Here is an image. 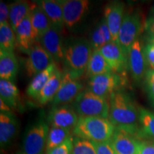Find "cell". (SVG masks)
Segmentation results:
<instances>
[{"label":"cell","mask_w":154,"mask_h":154,"mask_svg":"<svg viewBox=\"0 0 154 154\" xmlns=\"http://www.w3.org/2000/svg\"><path fill=\"white\" fill-rule=\"evenodd\" d=\"M149 41V44H153V45H154V35H150Z\"/></svg>","instance_id":"obj_40"},{"label":"cell","mask_w":154,"mask_h":154,"mask_svg":"<svg viewBox=\"0 0 154 154\" xmlns=\"http://www.w3.org/2000/svg\"><path fill=\"white\" fill-rule=\"evenodd\" d=\"M128 66L134 80L140 81L146 76V61L143 48L139 40H136L131 47L128 55Z\"/></svg>","instance_id":"obj_15"},{"label":"cell","mask_w":154,"mask_h":154,"mask_svg":"<svg viewBox=\"0 0 154 154\" xmlns=\"http://www.w3.org/2000/svg\"><path fill=\"white\" fill-rule=\"evenodd\" d=\"M27 54L25 69L28 76L32 78L54 63L51 55L38 41L34 42Z\"/></svg>","instance_id":"obj_8"},{"label":"cell","mask_w":154,"mask_h":154,"mask_svg":"<svg viewBox=\"0 0 154 154\" xmlns=\"http://www.w3.org/2000/svg\"><path fill=\"white\" fill-rule=\"evenodd\" d=\"M70 129L51 127L49 129V134H48L47 146H46V154L51 151L52 149H55L57 146H60L64 141H66L70 136H72L70 135Z\"/></svg>","instance_id":"obj_28"},{"label":"cell","mask_w":154,"mask_h":154,"mask_svg":"<svg viewBox=\"0 0 154 154\" xmlns=\"http://www.w3.org/2000/svg\"><path fill=\"white\" fill-rule=\"evenodd\" d=\"M111 72H112V70L101 54V51L99 50H93L86 67V76L88 78H91L98 75Z\"/></svg>","instance_id":"obj_24"},{"label":"cell","mask_w":154,"mask_h":154,"mask_svg":"<svg viewBox=\"0 0 154 154\" xmlns=\"http://www.w3.org/2000/svg\"><path fill=\"white\" fill-rule=\"evenodd\" d=\"M61 31L52 26L47 31L39 42L46 51L51 55L54 62L63 61L65 54V47H63Z\"/></svg>","instance_id":"obj_13"},{"label":"cell","mask_w":154,"mask_h":154,"mask_svg":"<svg viewBox=\"0 0 154 154\" xmlns=\"http://www.w3.org/2000/svg\"><path fill=\"white\" fill-rule=\"evenodd\" d=\"M116 127L109 119L101 117H79L73 134L77 138L93 143L110 141Z\"/></svg>","instance_id":"obj_2"},{"label":"cell","mask_w":154,"mask_h":154,"mask_svg":"<svg viewBox=\"0 0 154 154\" xmlns=\"http://www.w3.org/2000/svg\"><path fill=\"white\" fill-rule=\"evenodd\" d=\"M79 77L80 76L68 70L63 73L59 91L51 101L54 106L74 101L79 94L83 91L84 84L80 81Z\"/></svg>","instance_id":"obj_7"},{"label":"cell","mask_w":154,"mask_h":154,"mask_svg":"<svg viewBox=\"0 0 154 154\" xmlns=\"http://www.w3.org/2000/svg\"><path fill=\"white\" fill-rule=\"evenodd\" d=\"M143 52L145 55L146 64L149 66L151 70H154V45L148 44L143 48Z\"/></svg>","instance_id":"obj_33"},{"label":"cell","mask_w":154,"mask_h":154,"mask_svg":"<svg viewBox=\"0 0 154 154\" xmlns=\"http://www.w3.org/2000/svg\"><path fill=\"white\" fill-rule=\"evenodd\" d=\"M145 28V23H143L141 17L137 13H128L123 19L119 30L118 44L128 56L129 50L138 37Z\"/></svg>","instance_id":"obj_5"},{"label":"cell","mask_w":154,"mask_h":154,"mask_svg":"<svg viewBox=\"0 0 154 154\" xmlns=\"http://www.w3.org/2000/svg\"><path fill=\"white\" fill-rule=\"evenodd\" d=\"M73 142H74V138L73 136H70L66 141L52 149L47 154H72Z\"/></svg>","instance_id":"obj_32"},{"label":"cell","mask_w":154,"mask_h":154,"mask_svg":"<svg viewBox=\"0 0 154 154\" xmlns=\"http://www.w3.org/2000/svg\"><path fill=\"white\" fill-rule=\"evenodd\" d=\"M17 154H24V153L22 151V152H20V153H17Z\"/></svg>","instance_id":"obj_41"},{"label":"cell","mask_w":154,"mask_h":154,"mask_svg":"<svg viewBox=\"0 0 154 154\" xmlns=\"http://www.w3.org/2000/svg\"><path fill=\"white\" fill-rule=\"evenodd\" d=\"M146 86L152 100L154 99V70L149 69L146 74Z\"/></svg>","instance_id":"obj_35"},{"label":"cell","mask_w":154,"mask_h":154,"mask_svg":"<svg viewBox=\"0 0 154 154\" xmlns=\"http://www.w3.org/2000/svg\"><path fill=\"white\" fill-rule=\"evenodd\" d=\"M153 106H154V99H153Z\"/></svg>","instance_id":"obj_42"},{"label":"cell","mask_w":154,"mask_h":154,"mask_svg":"<svg viewBox=\"0 0 154 154\" xmlns=\"http://www.w3.org/2000/svg\"><path fill=\"white\" fill-rule=\"evenodd\" d=\"M0 109L1 112H10L11 111V108L1 99H0Z\"/></svg>","instance_id":"obj_39"},{"label":"cell","mask_w":154,"mask_h":154,"mask_svg":"<svg viewBox=\"0 0 154 154\" xmlns=\"http://www.w3.org/2000/svg\"><path fill=\"white\" fill-rule=\"evenodd\" d=\"M109 119L116 127L136 136L138 113L134 102L127 94L116 91L109 101Z\"/></svg>","instance_id":"obj_1"},{"label":"cell","mask_w":154,"mask_h":154,"mask_svg":"<svg viewBox=\"0 0 154 154\" xmlns=\"http://www.w3.org/2000/svg\"><path fill=\"white\" fill-rule=\"evenodd\" d=\"M138 120L143 134L154 140V113L145 109H140Z\"/></svg>","instance_id":"obj_30"},{"label":"cell","mask_w":154,"mask_h":154,"mask_svg":"<svg viewBox=\"0 0 154 154\" xmlns=\"http://www.w3.org/2000/svg\"><path fill=\"white\" fill-rule=\"evenodd\" d=\"M57 69V66L54 62L47 69L34 76L26 88V94L29 97L37 99L40 92Z\"/></svg>","instance_id":"obj_23"},{"label":"cell","mask_w":154,"mask_h":154,"mask_svg":"<svg viewBox=\"0 0 154 154\" xmlns=\"http://www.w3.org/2000/svg\"><path fill=\"white\" fill-rule=\"evenodd\" d=\"M36 3L47 15L52 26L57 28L59 31L62 29L64 26V23L62 7L59 0H41L38 1Z\"/></svg>","instance_id":"obj_20"},{"label":"cell","mask_w":154,"mask_h":154,"mask_svg":"<svg viewBox=\"0 0 154 154\" xmlns=\"http://www.w3.org/2000/svg\"><path fill=\"white\" fill-rule=\"evenodd\" d=\"M16 35L9 23L0 25V50L14 52Z\"/></svg>","instance_id":"obj_29"},{"label":"cell","mask_w":154,"mask_h":154,"mask_svg":"<svg viewBox=\"0 0 154 154\" xmlns=\"http://www.w3.org/2000/svg\"><path fill=\"white\" fill-rule=\"evenodd\" d=\"M79 116L72 108L67 106H54L49 113L48 121L51 127L74 128L78 122Z\"/></svg>","instance_id":"obj_12"},{"label":"cell","mask_w":154,"mask_h":154,"mask_svg":"<svg viewBox=\"0 0 154 154\" xmlns=\"http://www.w3.org/2000/svg\"><path fill=\"white\" fill-rule=\"evenodd\" d=\"M94 143L96 147V154H116L110 141Z\"/></svg>","instance_id":"obj_34"},{"label":"cell","mask_w":154,"mask_h":154,"mask_svg":"<svg viewBox=\"0 0 154 154\" xmlns=\"http://www.w3.org/2000/svg\"><path fill=\"white\" fill-rule=\"evenodd\" d=\"M63 11L64 26L72 29L79 23L88 10V0H59Z\"/></svg>","instance_id":"obj_9"},{"label":"cell","mask_w":154,"mask_h":154,"mask_svg":"<svg viewBox=\"0 0 154 154\" xmlns=\"http://www.w3.org/2000/svg\"><path fill=\"white\" fill-rule=\"evenodd\" d=\"M120 77L113 72L98 75L89 78L88 89L96 95L106 98L115 93L120 85Z\"/></svg>","instance_id":"obj_10"},{"label":"cell","mask_w":154,"mask_h":154,"mask_svg":"<svg viewBox=\"0 0 154 154\" xmlns=\"http://www.w3.org/2000/svg\"><path fill=\"white\" fill-rule=\"evenodd\" d=\"M93 52L90 42L84 38L71 42L65 47L63 62L67 70L79 76L86 72L88 61Z\"/></svg>","instance_id":"obj_4"},{"label":"cell","mask_w":154,"mask_h":154,"mask_svg":"<svg viewBox=\"0 0 154 154\" xmlns=\"http://www.w3.org/2000/svg\"><path fill=\"white\" fill-rule=\"evenodd\" d=\"M29 17L36 41H39L42 36L52 27V24L47 15L37 3L31 4Z\"/></svg>","instance_id":"obj_17"},{"label":"cell","mask_w":154,"mask_h":154,"mask_svg":"<svg viewBox=\"0 0 154 154\" xmlns=\"http://www.w3.org/2000/svg\"><path fill=\"white\" fill-rule=\"evenodd\" d=\"M124 3L115 2L108 5L104 9V19L110 30L112 41L118 43L119 30L124 19Z\"/></svg>","instance_id":"obj_16"},{"label":"cell","mask_w":154,"mask_h":154,"mask_svg":"<svg viewBox=\"0 0 154 154\" xmlns=\"http://www.w3.org/2000/svg\"><path fill=\"white\" fill-rule=\"evenodd\" d=\"M145 29L150 35H154V18H150L145 22Z\"/></svg>","instance_id":"obj_38"},{"label":"cell","mask_w":154,"mask_h":154,"mask_svg":"<svg viewBox=\"0 0 154 154\" xmlns=\"http://www.w3.org/2000/svg\"><path fill=\"white\" fill-rule=\"evenodd\" d=\"M15 35L19 49L24 52L28 53L34 42H36L29 14L19 25L15 31Z\"/></svg>","instance_id":"obj_19"},{"label":"cell","mask_w":154,"mask_h":154,"mask_svg":"<svg viewBox=\"0 0 154 154\" xmlns=\"http://www.w3.org/2000/svg\"><path fill=\"white\" fill-rule=\"evenodd\" d=\"M72 154H96V147L93 142L80 138H74Z\"/></svg>","instance_id":"obj_31"},{"label":"cell","mask_w":154,"mask_h":154,"mask_svg":"<svg viewBox=\"0 0 154 154\" xmlns=\"http://www.w3.org/2000/svg\"><path fill=\"white\" fill-rule=\"evenodd\" d=\"M99 51L110 66L112 72L116 74L124 72L128 65V56L117 42H111L106 44Z\"/></svg>","instance_id":"obj_11"},{"label":"cell","mask_w":154,"mask_h":154,"mask_svg":"<svg viewBox=\"0 0 154 154\" xmlns=\"http://www.w3.org/2000/svg\"><path fill=\"white\" fill-rule=\"evenodd\" d=\"M113 41L110 30L106 20L103 19L92 32L90 44L93 50H100L103 46Z\"/></svg>","instance_id":"obj_26"},{"label":"cell","mask_w":154,"mask_h":154,"mask_svg":"<svg viewBox=\"0 0 154 154\" xmlns=\"http://www.w3.org/2000/svg\"><path fill=\"white\" fill-rule=\"evenodd\" d=\"M63 74V73L59 70L58 68L53 73L36 99L40 104L44 105L47 104L48 102L52 101L61 86Z\"/></svg>","instance_id":"obj_22"},{"label":"cell","mask_w":154,"mask_h":154,"mask_svg":"<svg viewBox=\"0 0 154 154\" xmlns=\"http://www.w3.org/2000/svg\"><path fill=\"white\" fill-rule=\"evenodd\" d=\"M9 23L15 33L20 23L29 14L31 4L25 1H18L9 5Z\"/></svg>","instance_id":"obj_25"},{"label":"cell","mask_w":154,"mask_h":154,"mask_svg":"<svg viewBox=\"0 0 154 154\" xmlns=\"http://www.w3.org/2000/svg\"><path fill=\"white\" fill-rule=\"evenodd\" d=\"M18 72V62L14 52L0 50V77L1 79L14 80Z\"/></svg>","instance_id":"obj_21"},{"label":"cell","mask_w":154,"mask_h":154,"mask_svg":"<svg viewBox=\"0 0 154 154\" xmlns=\"http://www.w3.org/2000/svg\"><path fill=\"white\" fill-rule=\"evenodd\" d=\"M9 7L3 1L0 2V25L9 23Z\"/></svg>","instance_id":"obj_37"},{"label":"cell","mask_w":154,"mask_h":154,"mask_svg":"<svg viewBox=\"0 0 154 154\" xmlns=\"http://www.w3.org/2000/svg\"><path fill=\"white\" fill-rule=\"evenodd\" d=\"M116 154H138L140 143L135 135L116 128L110 140Z\"/></svg>","instance_id":"obj_14"},{"label":"cell","mask_w":154,"mask_h":154,"mask_svg":"<svg viewBox=\"0 0 154 154\" xmlns=\"http://www.w3.org/2000/svg\"><path fill=\"white\" fill-rule=\"evenodd\" d=\"M0 97L10 108L14 109L17 106L19 91L13 82L0 79Z\"/></svg>","instance_id":"obj_27"},{"label":"cell","mask_w":154,"mask_h":154,"mask_svg":"<svg viewBox=\"0 0 154 154\" xmlns=\"http://www.w3.org/2000/svg\"><path fill=\"white\" fill-rule=\"evenodd\" d=\"M49 124L44 121H40L34 124L25 136L23 142V151L24 154H44L46 151L48 134L49 132Z\"/></svg>","instance_id":"obj_6"},{"label":"cell","mask_w":154,"mask_h":154,"mask_svg":"<svg viewBox=\"0 0 154 154\" xmlns=\"http://www.w3.org/2000/svg\"><path fill=\"white\" fill-rule=\"evenodd\" d=\"M18 131V122L11 112L0 113V144L5 148L11 143Z\"/></svg>","instance_id":"obj_18"},{"label":"cell","mask_w":154,"mask_h":154,"mask_svg":"<svg viewBox=\"0 0 154 154\" xmlns=\"http://www.w3.org/2000/svg\"><path fill=\"white\" fill-rule=\"evenodd\" d=\"M73 109L79 117H101L109 119V101L88 90L83 91L75 99Z\"/></svg>","instance_id":"obj_3"},{"label":"cell","mask_w":154,"mask_h":154,"mask_svg":"<svg viewBox=\"0 0 154 154\" xmlns=\"http://www.w3.org/2000/svg\"><path fill=\"white\" fill-rule=\"evenodd\" d=\"M138 154H154V142L151 140L140 141Z\"/></svg>","instance_id":"obj_36"}]
</instances>
